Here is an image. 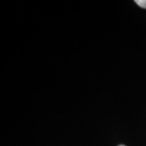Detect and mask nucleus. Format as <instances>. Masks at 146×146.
Here are the masks:
<instances>
[{
    "label": "nucleus",
    "instance_id": "obj_1",
    "mask_svg": "<svg viewBox=\"0 0 146 146\" xmlns=\"http://www.w3.org/2000/svg\"><path fill=\"white\" fill-rule=\"evenodd\" d=\"M134 2L141 7L146 9V0H135Z\"/></svg>",
    "mask_w": 146,
    "mask_h": 146
},
{
    "label": "nucleus",
    "instance_id": "obj_2",
    "mask_svg": "<svg viewBox=\"0 0 146 146\" xmlns=\"http://www.w3.org/2000/svg\"><path fill=\"white\" fill-rule=\"evenodd\" d=\"M119 146H125V145H119Z\"/></svg>",
    "mask_w": 146,
    "mask_h": 146
}]
</instances>
